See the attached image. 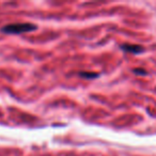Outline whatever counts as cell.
<instances>
[{"label": "cell", "instance_id": "obj_1", "mask_svg": "<svg viewBox=\"0 0 156 156\" xmlns=\"http://www.w3.org/2000/svg\"><path fill=\"white\" fill-rule=\"evenodd\" d=\"M37 25L30 24V23H17V24L5 25L1 31L8 34H20V33L31 32L37 30Z\"/></svg>", "mask_w": 156, "mask_h": 156}, {"label": "cell", "instance_id": "obj_2", "mask_svg": "<svg viewBox=\"0 0 156 156\" xmlns=\"http://www.w3.org/2000/svg\"><path fill=\"white\" fill-rule=\"evenodd\" d=\"M121 48L126 52L130 54H140L144 50V48L140 45H135V44H123L121 45Z\"/></svg>", "mask_w": 156, "mask_h": 156}, {"label": "cell", "instance_id": "obj_3", "mask_svg": "<svg viewBox=\"0 0 156 156\" xmlns=\"http://www.w3.org/2000/svg\"><path fill=\"white\" fill-rule=\"evenodd\" d=\"M79 76L83 78H87V79H94L100 76L98 73H92V72H81L79 73Z\"/></svg>", "mask_w": 156, "mask_h": 156}, {"label": "cell", "instance_id": "obj_4", "mask_svg": "<svg viewBox=\"0 0 156 156\" xmlns=\"http://www.w3.org/2000/svg\"><path fill=\"white\" fill-rule=\"evenodd\" d=\"M134 73L139 74V75H145V74H147V71L143 69H140V67H137V69H134Z\"/></svg>", "mask_w": 156, "mask_h": 156}]
</instances>
